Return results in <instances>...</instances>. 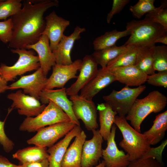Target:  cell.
<instances>
[{"instance_id":"cell-38","label":"cell","mask_w":167,"mask_h":167,"mask_svg":"<svg viewBox=\"0 0 167 167\" xmlns=\"http://www.w3.org/2000/svg\"><path fill=\"white\" fill-rule=\"evenodd\" d=\"M5 120L4 121L0 120V143L2 146L4 151L6 152L11 151L14 143L6 135L4 129Z\"/></svg>"},{"instance_id":"cell-25","label":"cell","mask_w":167,"mask_h":167,"mask_svg":"<svg viewBox=\"0 0 167 167\" xmlns=\"http://www.w3.org/2000/svg\"><path fill=\"white\" fill-rule=\"evenodd\" d=\"M13 158L18 160L24 165L48 159L49 154L47 148L35 146L21 149L13 154Z\"/></svg>"},{"instance_id":"cell-12","label":"cell","mask_w":167,"mask_h":167,"mask_svg":"<svg viewBox=\"0 0 167 167\" xmlns=\"http://www.w3.org/2000/svg\"><path fill=\"white\" fill-rule=\"evenodd\" d=\"M82 60L77 59L69 65L55 64L53 67L51 75L48 78L45 88L53 89L55 88H62L67 82L73 78H77V72L80 69Z\"/></svg>"},{"instance_id":"cell-21","label":"cell","mask_w":167,"mask_h":167,"mask_svg":"<svg viewBox=\"0 0 167 167\" xmlns=\"http://www.w3.org/2000/svg\"><path fill=\"white\" fill-rule=\"evenodd\" d=\"M108 69L114 75L116 81L128 86L142 85L146 82L148 76L135 65Z\"/></svg>"},{"instance_id":"cell-36","label":"cell","mask_w":167,"mask_h":167,"mask_svg":"<svg viewBox=\"0 0 167 167\" xmlns=\"http://www.w3.org/2000/svg\"><path fill=\"white\" fill-rule=\"evenodd\" d=\"M149 84L167 88V71H158L148 75L146 81Z\"/></svg>"},{"instance_id":"cell-39","label":"cell","mask_w":167,"mask_h":167,"mask_svg":"<svg viewBox=\"0 0 167 167\" xmlns=\"http://www.w3.org/2000/svg\"><path fill=\"white\" fill-rule=\"evenodd\" d=\"M129 2V0H113L111 9L106 17L107 23L109 24L113 16L119 13Z\"/></svg>"},{"instance_id":"cell-43","label":"cell","mask_w":167,"mask_h":167,"mask_svg":"<svg viewBox=\"0 0 167 167\" xmlns=\"http://www.w3.org/2000/svg\"><path fill=\"white\" fill-rule=\"evenodd\" d=\"M161 43L165 45L167 44V33L158 37L155 41L154 43Z\"/></svg>"},{"instance_id":"cell-41","label":"cell","mask_w":167,"mask_h":167,"mask_svg":"<svg viewBox=\"0 0 167 167\" xmlns=\"http://www.w3.org/2000/svg\"><path fill=\"white\" fill-rule=\"evenodd\" d=\"M24 167H49L48 159L23 165Z\"/></svg>"},{"instance_id":"cell-20","label":"cell","mask_w":167,"mask_h":167,"mask_svg":"<svg viewBox=\"0 0 167 167\" xmlns=\"http://www.w3.org/2000/svg\"><path fill=\"white\" fill-rule=\"evenodd\" d=\"M24 49H32L37 52L40 67L46 76L52 67L56 64L54 55L50 47L48 37L45 35H42L37 42L33 44L27 45Z\"/></svg>"},{"instance_id":"cell-19","label":"cell","mask_w":167,"mask_h":167,"mask_svg":"<svg viewBox=\"0 0 167 167\" xmlns=\"http://www.w3.org/2000/svg\"><path fill=\"white\" fill-rule=\"evenodd\" d=\"M116 81L114 75L106 68L99 69L95 76L81 90L79 95L92 100L99 92Z\"/></svg>"},{"instance_id":"cell-7","label":"cell","mask_w":167,"mask_h":167,"mask_svg":"<svg viewBox=\"0 0 167 167\" xmlns=\"http://www.w3.org/2000/svg\"><path fill=\"white\" fill-rule=\"evenodd\" d=\"M146 88L145 85L134 88L126 85L120 91L113 90L109 95L104 96L103 98L118 115L125 117L135 100Z\"/></svg>"},{"instance_id":"cell-3","label":"cell","mask_w":167,"mask_h":167,"mask_svg":"<svg viewBox=\"0 0 167 167\" xmlns=\"http://www.w3.org/2000/svg\"><path fill=\"white\" fill-rule=\"evenodd\" d=\"M167 104V97L158 90L150 92L145 97L137 99L125 116L132 126L141 133V125L145 118L151 113L159 112Z\"/></svg>"},{"instance_id":"cell-5","label":"cell","mask_w":167,"mask_h":167,"mask_svg":"<svg viewBox=\"0 0 167 167\" xmlns=\"http://www.w3.org/2000/svg\"><path fill=\"white\" fill-rule=\"evenodd\" d=\"M71 121L67 115L53 102L49 101L43 111L36 117H26L20 125V131L35 132L45 126Z\"/></svg>"},{"instance_id":"cell-27","label":"cell","mask_w":167,"mask_h":167,"mask_svg":"<svg viewBox=\"0 0 167 167\" xmlns=\"http://www.w3.org/2000/svg\"><path fill=\"white\" fill-rule=\"evenodd\" d=\"M130 45H115L103 49L95 50L91 55L97 63L102 68H106L108 63L118 55L128 48Z\"/></svg>"},{"instance_id":"cell-40","label":"cell","mask_w":167,"mask_h":167,"mask_svg":"<svg viewBox=\"0 0 167 167\" xmlns=\"http://www.w3.org/2000/svg\"><path fill=\"white\" fill-rule=\"evenodd\" d=\"M0 167H24L23 165H17L11 162L6 157L0 155Z\"/></svg>"},{"instance_id":"cell-4","label":"cell","mask_w":167,"mask_h":167,"mask_svg":"<svg viewBox=\"0 0 167 167\" xmlns=\"http://www.w3.org/2000/svg\"><path fill=\"white\" fill-rule=\"evenodd\" d=\"M126 28L130 30L131 33L124 45H125L150 48L155 45L154 41L158 37L167 33V31L162 26L146 16L143 19L132 20L128 22Z\"/></svg>"},{"instance_id":"cell-31","label":"cell","mask_w":167,"mask_h":167,"mask_svg":"<svg viewBox=\"0 0 167 167\" xmlns=\"http://www.w3.org/2000/svg\"><path fill=\"white\" fill-rule=\"evenodd\" d=\"M155 71H167V46L154 45L149 48Z\"/></svg>"},{"instance_id":"cell-45","label":"cell","mask_w":167,"mask_h":167,"mask_svg":"<svg viewBox=\"0 0 167 167\" xmlns=\"http://www.w3.org/2000/svg\"></svg>"},{"instance_id":"cell-1","label":"cell","mask_w":167,"mask_h":167,"mask_svg":"<svg viewBox=\"0 0 167 167\" xmlns=\"http://www.w3.org/2000/svg\"><path fill=\"white\" fill-rule=\"evenodd\" d=\"M58 5V1L56 0L24 1L23 7L11 18L13 34L9 47L13 49H24L37 42L45 26L44 13Z\"/></svg>"},{"instance_id":"cell-44","label":"cell","mask_w":167,"mask_h":167,"mask_svg":"<svg viewBox=\"0 0 167 167\" xmlns=\"http://www.w3.org/2000/svg\"><path fill=\"white\" fill-rule=\"evenodd\" d=\"M95 167H105L104 161V160L102 161L100 163Z\"/></svg>"},{"instance_id":"cell-22","label":"cell","mask_w":167,"mask_h":167,"mask_svg":"<svg viewBox=\"0 0 167 167\" xmlns=\"http://www.w3.org/2000/svg\"><path fill=\"white\" fill-rule=\"evenodd\" d=\"M80 126L76 125L64 137L47 150L49 154V167H61L63 157L71 140L81 131Z\"/></svg>"},{"instance_id":"cell-23","label":"cell","mask_w":167,"mask_h":167,"mask_svg":"<svg viewBox=\"0 0 167 167\" xmlns=\"http://www.w3.org/2000/svg\"><path fill=\"white\" fill-rule=\"evenodd\" d=\"M86 138V135L82 130L75 137L74 141L66 150L61 167H81L82 148Z\"/></svg>"},{"instance_id":"cell-28","label":"cell","mask_w":167,"mask_h":167,"mask_svg":"<svg viewBox=\"0 0 167 167\" xmlns=\"http://www.w3.org/2000/svg\"><path fill=\"white\" fill-rule=\"evenodd\" d=\"M130 30L118 31L117 29L106 32L103 35L96 38L93 41L95 50H99L115 45L119 39L130 35Z\"/></svg>"},{"instance_id":"cell-34","label":"cell","mask_w":167,"mask_h":167,"mask_svg":"<svg viewBox=\"0 0 167 167\" xmlns=\"http://www.w3.org/2000/svg\"><path fill=\"white\" fill-rule=\"evenodd\" d=\"M154 0H139L135 5L131 6L129 10L135 18L140 19L144 15L156 9L154 5Z\"/></svg>"},{"instance_id":"cell-42","label":"cell","mask_w":167,"mask_h":167,"mask_svg":"<svg viewBox=\"0 0 167 167\" xmlns=\"http://www.w3.org/2000/svg\"><path fill=\"white\" fill-rule=\"evenodd\" d=\"M7 82L0 76V93L8 90Z\"/></svg>"},{"instance_id":"cell-15","label":"cell","mask_w":167,"mask_h":167,"mask_svg":"<svg viewBox=\"0 0 167 167\" xmlns=\"http://www.w3.org/2000/svg\"><path fill=\"white\" fill-rule=\"evenodd\" d=\"M93 137L85 140L83 145L81 158V167H92L96 165L102 157L103 139L99 130L92 131Z\"/></svg>"},{"instance_id":"cell-8","label":"cell","mask_w":167,"mask_h":167,"mask_svg":"<svg viewBox=\"0 0 167 167\" xmlns=\"http://www.w3.org/2000/svg\"><path fill=\"white\" fill-rule=\"evenodd\" d=\"M71 121L59 122L41 128L34 136L28 140L29 144L49 148L66 135L76 125Z\"/></svg>"},{"instance_id":"cell-9","label":"cell","mask_w":167,"mask_h":167,"mask_svg":"<svg viewBox=\"0 0 167 167\" xmlns=\"http://www.w3.org/2000/svg\"><path fill=\"white\" fill-rule=\"evenodd\" d=\"M72 109L76 118L81 119L88 130L92 131L98 127L97 109L92 100H87L78 94L70 96Z\"/></svg>"},{"instance_id":"cell-26","label":"cell","mask_w":167,"mask_h":167,"mask_svg":"<svg viewBox=\"0 0 167 167\" xmlns=\"http://www.w3.org/2000/svg\"><path fill=\"white\" fill-rule=\"evenodd\" d=\"M97 109L98 111L99 116V132L103 139L107 141L110 135L111 128L117 113L105 102L98 104Z\"/></svg>"},{"instance_id":"cell-6","label":"cell","mask_w":167,"mask_h":167,"mask_svg":"<svg viewBox=\"0 0 167 167\" xmlns=\"http://www.w3.org/2000/svg\"><path fill=\"white\" fill-rule=\"evenodd\" d=\"M11 51L13 53L17 54L19 58L12 66H7L2 63L0 66V76L7 82L14 80L18 75L36 70L40 67L38 57L35 55L33 50L12 49Z\"/></svg>"},{"instance_id":"cell-37","label":"cell","mask_w":167,"mask_h":167,"mask_svg":"<svg viewBox=\"0 0 167 167\" xmlns=\"http://www.w3.org/2000/svg\"><path fill=\"white\" fill-rule=\"evenodd\" d=\"M127 167H163L156 159L148 157L140 158L130 161Z\"/></svg>"},{"instance_id":"cell-30","label":"cell","mask_w":167,"mask_h":167,"mask_svg":"<svg viewBox=\"0 0 167 167\" xmlns=\"http://www.w3.org/2000/svg\"><path fill=\"white\" fill-rule=\"evenodd\" d=\"M137 46L130 45L114 59L110 62L106 68L111 69L119 67L134 65L136 60Z\"/></svg>"},{"instance_id":"cell-32","label":"cell","mask_w":167,"mask_h":167,"mask_svg":"<svg viewBox=\"0 0 167 167\" xmlns=\"http://www.w3.org/2000/svg\"><path fill=\"white\" fill-rule=\"evenodd\" d=\"M21 0L0 1V20H6L18 12L22 8Z\"/></svg>"},{"instance_id":"cell-17","label":"cell","mask_w":167,"mask_h":167,"mask_svg":"<svg viewBox=\"0 0 167 167\" xmlns=\"http://www.w3.org/2000/svg\"><path fill=\"white\" fill-rule=\"evenodd\" d=\"M82 61L80 73L76 80L66 88L67 96L78 94L79 91L95 76L98 71V64L91 55H86Z\"/></svg>"},{"instance_id":"cell-11","label":"cell","mask_w":167,"mask_h":167,"mask_svg":"<svg viewBox=\"0 0 167 167\" xmlns=\"http://www.w3.org/2000/svg\"><path fill=\"white\" fill-rule=\"evenodd\" d=\"M7 97L13 101L11 108L17 109L19 114L27 117L37 116L46 107L45 104H41L39 100L25 94L21 90L9 94Z\"/></svg>"},{"instance_id":"cell-16","label":"cell","mask_w":167,"mask_h":167,"mask_svg":"<svg viewBox=\"0 0 167 167\" xmlns=\"http://www.w3.org/2000/svg\"><path fill=\"white\" fill-rule=\"evenodd\" d=\"M66 91L65 88L57 90L44 89L40 94V100L45 105L48 104L49 101H52L67 115L71 121L80 126L73 113L72 102L68 98Z\"/></svg>"},{"instance_id":"cell-35","label":"cell","mask_w":167,"mask_h":167,"mask_svg":"<svg viewBox=\"0 0 167 167\" xmlns=\"http://www.w3.org/2000/svg\"><path fill=\"white\" fill-rule=\"evenodd\" d=\"M13 23L11 18L0 22V40L3 43H9L13 34Z\"/></svg>"},{"instance_id":"cell-14","label":"cell","mask_w":167,"mask_h":167,"mask_svg":"<svg viewBox=\"0 0 167 167\" xmlns=\"http://www.w3.org/2000/svg\"><path fill=\"white\" fill-rule=\"evenodd\" d=\"M116 129L115 125L113 124L107 140V146L102 149V157L105 167H127L130 162L129 155L119 150L117 146L115 140Z\"/></svg>"},{"instance_id":"cell-33","label":"cell","mask_w":167,"mask_h":167,"mask_svg":"<svg viewBox=\"0 0 167 167\" xmlns=\"http://www.w3.org/2000/svg\"><path fill=\"white\" fill-rule=\"evenodd\" d=\"M161 5L156 9L147 13L146 16L152 21L162 26L167 31V1H161Z\"/></svg>"},{"instance_id":"cell-10","label":"cell","mask_w":167,"mask_h":167,"mask_svg":"<svg viewBox=\"0 0 167 167\" xmlns=\"http://www.w3.org/2000/svg\"><path fill=\"white\" fill-rule=\"evenodd\" d=\"M47 79L39 67L31 75L22 76L17 81L8 86L7 89L21 88L25 94L39 100L40 94L45 88Z\"/></svg>"},{"instance_id":"cell-2","label":"cell","mask_w":167,"mask_h":167,"mask_svg":"<svg viewBox=\"0 0 167 167\" xmlns=\"http://www.w3.org/2000/svg\"><path fill=\"white\" fill-rule=\"evenodd\" d=\"M114 124L122 133L123 138L119 145L129 155V161L143 158L151 148L143 134L131 126L125 117L116 115Z\"/></svg>"},{"instance_id":"cell-13","label":"cell","mask_w":167,"mask_h":167,"mask_svg":"<svg viewBox=\"0 0 167 167\" xmlns=\"http://www.w3.org/2000/svg\"><path fill=\"white\" fill-rule=\"evenodd\" d=\"M45 19V26L41 35H45L48 37L50 47L53 51L57 49L70 22L58 16L54 11L47 15Z\"/></svg>"},{"instance_id":"cell-18","label":"cell","mask_w":167,"mask_h":167,"mask_svg":"<svg viewBox=\"0 0 167 167\" xmlns=\"http://www.w3.org/2000/svg\"><path fill=\"white\" fill-rule=\"evenodd\" d=\"M85 31V28L77 26L70 35H63L56 49L53 51L56 64L66 65L72 63L71 53L74 43L80 38L81 34Z\"/></svg>"},{"instance_id":"cell-29","label":"cell","mask_w":167,"mask_h":167,"mask_svg":"<svg viewBox=\"0 0 167 167\" xmlns=\"http://www.w3.org/2000/svg\"><path fill=\"white\" fill-rule=\"evenodd\" d=\"M138 69L148 75L155 73L153 65V60L149 48L137 46L135 65Z\"/></svg>"},{"instance_id":"cell-24","label":"cell","mask_w":167,"mask_h":167,"mask_svg":"<svg viewBox=\"0 0 167 167\" xmlns=\"http://www.w3.org/2000/svg\"><path fill=\"white\" fill-rule=\"evenodd\" d=\"M167 129V111L156 115L153 124L143 134L150 145H155L164 138Z\"/></svg>"}]
</instances>
